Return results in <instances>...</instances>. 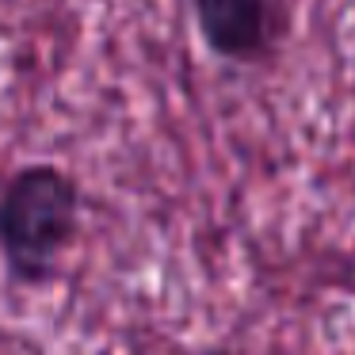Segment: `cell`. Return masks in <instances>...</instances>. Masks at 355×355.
<instances>
[{
  "label": "cell",
  "mask_w": 355,
  "mask_h": 355,
  "mask_svg": "<svg viewBox=\"0 0 355 355\" xmlns=\"http://www.w3.org/2000/svg\"><path fill=\"white\" fill-rule=\"evenodd\" d=\"M77 230L80 187L65 168L27 164L0 187V256L16 283H50Z\"/></svg>",
  "instance_id": "1"
},
{
  "label": "cell",
  "mask_w": 355,
  "mask_h": 355,
  "mask_svg": "<svg viewBox=\"0 0 355 355\" xmlns=\"http://www.w3.org/2000/svg\"><path fill=\"white\" fill-rule=\"evenodd\" d=\"M207 50L233 65H260L286 31L275 0H191Z\"/></svg>",
  "instance_id": "2"
}]
</instances>
